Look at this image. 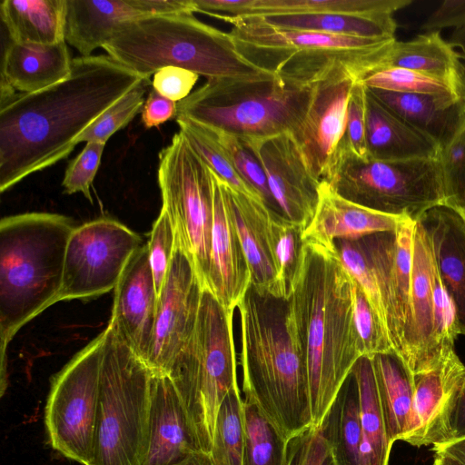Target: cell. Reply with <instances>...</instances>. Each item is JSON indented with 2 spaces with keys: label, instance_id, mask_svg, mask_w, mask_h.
<instances>
[{
  "label": "cell",
  "instance_id": "obj_1",
  "mask_svg": "<svg viewBox=\"0 0 465 465\" xmlns=\"http://www.w3.org/2000/svg\"><path fill=\"white\" fill-rule=\"evenodd\" d=\"M110 55L75 57L62 82L0 106V192L67 157L79 137L143 79Z\"/></svg>",
  "mask_w": 465,
  "mask_h": 465
},
{
  "label": "cell",
  "instance_id": "obj_2",
  "mask_svg": "<svg viewBox=\"0 0 465 465\" xmlns=\"http://www.w3.org/2000/svg\"><path fill=\"white\" fill-rule=\"evenodd\" d=\"M285 323L307 376L313 425L318 426L361 357L352 322V278L336 245L303 241Z\"/></svg>",
  "mask_w": 465,
  "mask_h": 465
},
{
  "label": "cell",
  "instance_id": "obj_3",
  "mask_svg": "<svg viewBox=\"0 0 465 465\" xmlns=\"http://www.w3.org/2000/svg\"><path fill=\"white\" fill-rule=\"evenodd\" d=\"M75 229L65 215L25 213L0 222V385L7 387L6 350L15 333L59 301L64 257Z\"/></svg>",
  "mask_w": 465,
  "mask_h": 465
},
{
  "label": "cell",
  "instance_id": "obj_4",
  "mask_svg": "<svg viewBox=\"0 0 465 465\" xmlns=\"http://www.w3.org/2000/svg\"><path fill=\"white\" fill-rule=\"evenodd\" d=\"M251 286L238 304L246 400L289 440L313 425L310 388L285 323L286 302Z\"/></svg>",
  "mask_w": 465,
  "mask_h": 465
},
{
  "label": "cell",
  "instance_id": "obj_5",
  "mask_svg": "<svg viewBox=\"0 0 465 465\" xmlns=\"http://www.w3.org/2000/svg\"><path fill=\"white\" fill-rule=\"evenodd\" d=\"M103 49L144 77L166 66L181 67L207 80L274 76L247 61L229 33L203 23L193 14L152 15L127 22Z\"/></svg>",
  "mask_w": 465,
  "mask_h": 465
},
{
  "label": "cell",
  "instance_id": "obj_6",
  "mask_svg": "<svg viewBox=\"0 0 465 465\" xmlns=\"http://www.w3.org/2000/svg\"><path fill=\"white\" fill-rule=\"evenodd\" d=\"M238 52L281 80L312 86L338 71L357 80L384 68L396 38H363L302 30H285L245 19L221 18Z\"/></svg>",
  "mask_w": 465,
  "mask_h": 465
},
{
  "label": "cell",
  "instance_id": "obj_7",
  "mask_svg": "<svg viewBox=\"0 0 465 465\" xmlns=\"http://www.w3.org/2000/svg\"><path fill=\"white\" fill-rule=\"evenodd\" d=\"M233 313L203 290L193 334L167 374L201 450L207 453L220 405L238 387Z\"/></svg>",
  "mask_w": 465,
  "mask_h": 465
},
{
  "label": "cell",
  "instance_id": "obj_8",
  "mask_svg": "<svg viewBox=\"0 0 465 465\" xmlns=\"http://www.w3.org/2000/svg\"><path fill=\"white\" fill-rule=\"evenodd\" d=\"M312 94L276 76L207 80L177 103V116L245 140L292 134L302 124Z\"/></svg>",
  "mask_w": 465,
  "mask_h": 465
},
{
  "label": "cell",
  "instance_id": "obj_9",
  "mask_svg": "<svg viewBox=\"0 0 465 465\" xmlns=\"http://www.w3.org/2000/svg\"><path fill=\"white\" fill-rule=\"evenodd\" d=\"M152 371L108 325L91 465H143L149 438Z\"/></svg>",
  "mask_w": 465,
  "mask_h": 465
},
{
  "label": "cell",
  "instance_id": "obj_10",
  "mask_svg": "<svg viewBox=\"0 0 465 465\" xmlns=\"http://www.w3.org/2000/svg\"><path fill=\"white\" fill-rule=\"evenodd\" d=\"M322 182L350 202L415 222L445 204L439 158L361 159L337 147Z\"/></svg>",
  "mask_w": 465,
  "mask_h": 465
},
{
  "label": "cell",
  "instance_id": "obj_11",
  "mask_svg": "<svg viewBox=\"0 0 465 465\" xmlns=\"http://www.w3.org/2000/svg\"><path fill=\"white\" fill-rule=\"evenodd\" d=\"M158 184L175 244L189 257L203 290L206 288L213 226L211 169L176 133L159 153Z\"/></svg>",
  "mask_w": 465,
  "mask_h": 465
},
{
  "label": "cell",
  "instance_id": "obj_12",
  "mask_svg": "<svg viewBox=\"0 0 465 465\" xmlns=\"http://www.w3.org/2000/svg\"><path fill=\"white\" fill-rule=\"evenodd\" d=\"M104 331L52 380L45 409L49 442L65 458L91 465Z\"/></svg>",
  "mask_w": 465,
  "mask_h": 465
},
{
  "label": "cell",
  "instance_id": "obj_13",
  "mask_svg": "<svg viewBox=\"0 0 465 465\" xmlns=\"http://www.w3.org/2000/svg\"><path fill=\"white\" fill-rule=\"evenodd\" d=\"M143 244L139 234L113 219L75 227L66 247L58 302L99 296L114 289Z\"/></svg>",
  "mask_w": 465,
  "mask_h": 465
},
{
  "label": "cell",
  "instance_id": "obj_14",
  "mask_svg": "<svg viewBox=\"0 0 465 465\" xmlns=\"http://www.w3.org/2000/svg\"><path fill=\"white\" fill-rule=\"evenodd\" d=\"M415 221L405 219L398 230L359 239L375 274L386 319L389 341L406 364L411 328L412 240Z\"/></svg>",
  "mask_w": 465,
  "mask_h": 465
},
{
  "label": "cell",
  "instance_id": "obj_15",
  "mask_svg": "<svg viewBox=\"0 0 465 465\" xmlns=\"http://www.w3.org/2000/svg\"><path fill=\"white\" fill-rule=\"evenodd\" d=\"M203 288L193 262L175 244L172 262L158 295L155 323L146 366L168 374L194 330Z\"/></svg>",
  "mask_w": 465,
  "mask_h": 465
},
{
  "label": "cell",
  "instance_id": "obj_16",
  "mask_svg": "<svg viewBox=\"0 0 465 465\" xmlns=\"http://www.w3.org/2000/svg\"><path fill=\"white\" fill-rule=\"evenodd\" d=\"M246 141L264 169L278 213L304 231L314 215L321 182L311 173L292 134Z\"/></svg>",
  "mask_w": 465,
  "mask_h": 465
},
{
  "label": "cell",
  "instance_id": "obj_17",
  "mask_svg": "<svg viewBox=\"0 0 465 465\" xmlns=\"http://www.w3.org/2000/svg\"><path fill=\"white\" fill-rule=\"evenodd\" d=\"M357 80L338 71L312 85L306 114L291 134L312 174L322 182L331 159L342 139L350 94Z\"/></svg>",
  "mask_w": 465,
  "mask_h": 465
},
{
  "label": "cell",
  "instance_id": "obj_18",
  "mask_svg": "<svg viewBox=\"0 0 465 465\" xmlns=\"http://www.w3.org/2000/svg\"><path fill=\"white\" fill-rule=\"evenodd\" d=\"M465 380V365L454 348L429 370L413 374L415 426L403 441L437 445L450 439V424Z\"/></svg>",
  "mask_w": 465,
  "mask_h": 465
},
{
  "label": "cell",
  "instance_id": "obj_19",
  "mask_svg": "<svg viewBox=\"0 0 465 465\" xmlns=\"http://www.w3.org/2000/svg\"><path fill=\"white\" fill-rule=\"evenodd\" d=\"M158 296L147 243L133 255L114 288L108 325L145 362L153 334Z\"/></svg>",
  "mask_w": 465,
  "mask_h": 465
},
{
  "label": "cell",
  "instance_id": "obj_20",
  "mask_svg": "<svg viewBox=\"0 0 465 465\" xmlns=\"http://www.w3.org/2000/svg\"><path fill=\"white\" fill-rule=\"evenodd\" d=\"M213 226L206 290L234 311L252 286V276L231 214L224 182L212 170Z\"/></svg>",
  "mask_w": 465,
  "mask_h": 465
},
{
  "label": "cell",
  "instance_id": "obj_21",
  "mask_svg": "<svg viewBox=\"0 0 465 465\" xmlns=\"http://www.w3.org/2000/svg\"><path fill=\"white\" fill-rule=\"evenodd\" d=\"M435 257L430 236L420 220L412 240L411 310L406 365L412 374L430 369L440 358L433 345V271Z\"/></svg>",
  "mask_w": 465,
  "mask_h": 465
},
{
  "label": "cell",
  "instance_id": "obj_22",
  "mask_svg": "<svg viewBox=\"0 0 465 465\" xmlns=\"http://www.w3.org/2000/svg\"><path fill=\"white\" fill-rule=\"evenodd\" d=\"M201 450L167 374L152 372L148 450L143 465H176Z\"/></svg>",
  "mask_w": 465,
  "mask_h": 465
},
{
  "label": "cell",
  "instance_id": "obj_23",
  "mask_svg": "<svg viewBox=\"0 0 465 465\" xmlns=\"http://www.w3.org/2000/svg\"><path fill=\"white\" fill-rule=\"evenodd\" d=\"M408 217L372 210L350 202L321 182L314 215L302 232L303 241L332 248L337 240H359L396 232Z\"/></svg>",
  "mask_w": 465,
  "mask_h": 465
},
{
  "label": "cell",
  "instance_id": "obj_24",
  "mask_svg": "<svg viewBox=\"0 0 465 465\" xmlns=\"http://www.w3.org/2000/svg\"><path fill=\"white\" fill-rule=\"evenodd\" d=\"M367 89L397 116L434 141L440 151L465 128V104L458 95Z\"/></svg>",
  "mask_w": 465,
  "mask_h": 465
},
{
  "label": "cell",
  "instance_id": "obj_25",
  "mask_svg": "<svg viewBox=\"0 0 465 465\" xmlns=\"http://www.w3.org/2000/svg\"><path fill=\"white\" fill-rule=\"evenodd\" d=\"M420 220L429 232L439 273L455 306L460 335H465V228L459 215L443 205Z\"/></svg>",
  "mask_w": 465,
  "mask_h": 465
},
{
  "label": "cell",
  "instance_id": "obj_26",
  "mask_svg": "<svg viewBox=\"0 0 465 465\" xmlns=\"http://www.w3.org/2000/svg\"><path fill=\"white\" fill-rule=\"evenodd\" d=\"M67 43L52 45L12 42L2 60L1 82L15 91L32 94L53 86L71 73Z\"/></svg>",
  "mask_w": 465,
  "mask_h": 465
},
{
  "label": "cell",
  "instance_id": "obj_27",
  "mask_svg": "<svg viewBox=\"0 0 465 465\" xmlns=\"http://www.w3.org/2000/svg\"><path fill=\"white\" fill-rule=\"evenodd\" d=\"M367 89V87H366ZM368 158L381 161L439 158L434 141L397 116L367 89Z\"/></svg>",
  "mask_w": 465,
  "mask_h": 465
},
{
  "label": "cell",
  "instance_id": "obj_28",
  "mask_svg": "<svg viewBox=\"0 0 465 465\" xmlns=\"http://www.w3.org/2000/svg\"><path fill=\"white\" fill-rule=\"evenodd\" d=\"M146 16L152 15L130 0H66L64 40L82 56H90L120 25Z\"/></svg>",
  "mask_w": 465,
  "mask_h": 465
},
{
  "label": "cell",
  "instance_id": "obj_29",
  "mask_svg": "<svg viewBox=\"0 0 465 465\" xmlns=\"http://www.w3.org/2000/svg\"><path fill=\"white\" fill-rule=\"evenodd\" d=\"M231 214L252 276V288L278 299L277 272L263 230L264 203L224 183ZM279 300V299H278Z\"/></svg>",
  "mask_w": 465,
  "mask_h": 465
},
{
  "label": "cell",
  "instance_id": "obj_30",
  "mask_svg": "<svg viewBox=\"0 0 465 465\" xmlns=\"http://www.w3.org/2000/svg\"><path fill=\"white\" fill-rule=\"evenodd\" d=\"M371 358L386 434L393 445L415 426L413 374L394 352Z\"/></svg>",
  "mask_w": 465,
  "mask_h": 465
},
{
  "label": "cell",
  "instance_id": "obj_31",
  "mask_svg": "<svg viewBox=\"0 0 465 465\" xmlns=\"http://www.w3.org/2000/svg\"><path fill=\"white\" fill-rule=\"evenodd\" d=\"M460 58V54L442 38L440 31L425 32L408 41L395 40L384 68H405L439 79L459 95L464 67Z\"/></svg>",
  "mask_w": 465,
  "mask_h": 465
},
{
  "label": "cell",
  "instance_id": "obj_32",
  "mask_svg": "<svg viewBox=\"0 0 465 465\" xmlns=\"http://www.w3.org/2000/svg\"><path fill=\"white\" fill-rule=\"evenodd\" d=\"M66 0H4L1 18L12 42L52 45L64 40Z\"/></svg>",
  "mask_w": 465,
  "mask_h": 465
},
{
  "label": "cell",
  "instance_id": "obj_33",
  "mask_svg": "<svg viewBox=\"0 0 465 465\" xmlns=\"http://www.w3.org/2000/svg\"><path fill=\"white\" fill-rule=\"evenodd\" d=\"M393 15L307 14L233 19H245L285 30L313 31L363 38H392L395 37L398 27Z\"/></svg>",
  "mask_w": 465,
  "mask_h": 465
},
{
  "label": "cell",
  "instance_id": "obj_34",
  "mask_svg": "<svg viewBox=\"0 0 465 465\" xmlns=\"http://www.w3.org/2000/svg\"><path fill=\"white\" fill-rule=\"evenodd\" d=\"M411 3V0H234L229 15L221 17L245 18L307 14H394Z\"/></svg>",
  "mask_w": 465,
  "mask_h": 465
},
{
  "label": "cell",
  "instance_id": "obj_35",
  "mask_svg": "<svg viewBox=\"0 0 465 465\" xmlns=\"http://www.w3.org/2000/svg\"><path fill=\"white\" fill-rule=\"evenodd\" d=\"M334 465H361L359 391L351 373L318 425Z\"/></svg>",
  "mask_w": 465,
  "mask_h": 465
},
{
  "label": "cell",
  "instance_id": "obj_36",
  "mask_svg": "<svg viewBox=\"0 0 465 465\" xmlns=\"http://www.w3.org/2000/svg\"><path fill=\"white\" fill-rule=\"evenodd\" d=\"M351 373L359 391L361 465H389L392 445L386 434L371 358L361 357Z\"/></svg>",
  "mask_w": 465,
  "mask_h": 465
},
{
  "label": "cell",
  "instance_id": "obj_37",
  "mask_svg": "<svg viewBox=\"0 0 465 465\" xmlns=\"http://www.w3.org/2000/svg\"><path fill=\"white\" fill-rule=\"evenodd\" d=\"M263 230L277 272L278 299L286 302L303 242V231L267 207L263 211Z\"/></svg>",
  "mask_w": 465,
  "mask_h": 465
},
{
  "label": "cell",
  "instance_id": "obj_38",
  "mask_svg": "<svg viewBox=\"0 0 465 465\" xmlns=\"http://www.w3.org/2000/svg\"><path fill=\"white\" fill-rule=\"evenodd\" d=\"M244 448L242 465H287L289 440L249 400H243Z\"/></svg>",
  "mask_w": 465,
  "mask_h": 465
},
{
  "label": "cell",
  "instance_id": "obj_39",
  "mask_svg": "<svg viewBox=\"0 0 465 465\" xmlns=\"http://www.w3.org/2000/svg\"><path fill=\"white\" fill-rule=\"evenodd\" d=\"M176 122L191 148L220 179L232 189L262 202L239 176L213 129L184 116H177Z\"/></svg>",
  "mask_w": 465,
  "mask_h": 465
},
{
  "label": "cell",
  "instance_id": "obj_40",
  "mask_svg": "<svg viewBox=\"0 0 465 465\" xmlns=\"http://www.w3.org/2000/svg\"><path fill=\"white\" fill-rule=\"evenodd\" d=\"M243 401L233 388L220 405L209 452L214 465H242L244 448Z\"/></svg>",
  "mask_w": 465,
  "mask_h": 465
},
{
  "label": "cell",
  "instance_id": "obj_41",
  "mask_svg": "<svg viewBox=\"0 0 465 465\" xmlns=\"http://www.w3.org/2000/svg\"><path fill=\"white\" fill-rule=\"evenodd\" d=\"M213 131L239 176L268 209L279 213L269 189L264 169L248 142L233 135Z\"/></svg>",
  "mask_w": 465,
  "mask_h": 465
},
{
  "label": "cell",
  "instance_id": "obj_42",
  "mask_svg": "<svg viewBox=\"0 0 465 465\" xmlns=\"http://www.w3.org/2000/svg\"><path fill=\"white\" fill-rule=\"evenodd\" d=\"M150 84V77L143 79L115 104L104 112L79 137L81 142H102L106 143L117 131L128 124L144 104V94Z\"/></svg>",
  "mask_w": 465,
  "mask_h": 465
},
{
  "label": "cell",
  "instance_id": "obj_43",
  "mask_svg": "<svg viewBox=\"0 0 465 465\" xmlns=\"http://www.w3.org/2000/svg\"><path fill=\"white\" fill-rule=\"evenodd\" d=\"M352 322L361 357L394 352L381 322L353 278Z\"/></svg>",
  "mask_w": 465,
  "mask_h": 465
},
{
  "label": "cell",
  "instance_id": "obj_44",
  "mask_svg": "<svg viewBox=\"0 0 465 465\" xmlns=\"http://www.w3.org/2000/svg\"><path fill=\"white\" fill-rule=\"evenodd\" d=\"M362 83L370 89L396 93L458 95L453 88L443 81L400 67H388L377 71L364 78Z\"/></svg>",
  "mask_w": 465,
  "mask_h": 465
},
{
  "label": "cell",
  "instance_id": "obj_45",
  "mask_svg": "<svg viewBox=\"0 0 465 465\" xmlns=\"http://www.w3.org/2000/svg\"><path fill=\"white\" fill-rule=\"evenodd\" d=\"M335 245L340 260L360 286L387 335L385 313L375 274L360 240H337Z\"/></svg>",
  "mask_w": 465,
  "mask_h": 465
},
{
  "label": "cell",
  "instance_id": "obj_46",
  "mask_svg": "<svg viewBox=\"0 0 465 465\" xmlns=\"http://www.w3.org/2000/svg\"><path fill=\"white\" fill-rule=\"evenodd\" d=\"M444 206L452 208L465 204V128L440 151Z\"/></svg>",
  "mask_w": 465,
  "mask_h": 465
},
{
  "label": "cell",
  "instance_id": "obj_47",
  "mask_svg": "<svg viewBox=\"0 0 465 465\" xmlns=\"http://www.w3.org/2000/svg\"><path fill=\"white\" fill-rule=\"evenodd\" d=\"M149 262L155 291L159 295L175 250V232L167 213L162 209L153 223L147 242Z\"/></svg>",
  "mask_w": 465,
  "mask_h": 465
},
{
  "label": "cell",
  "instance_id": "obj_48",
  "mask_svg": "<svg viewBox=\"0 0 465 465\" xmlns=\"http://www.w3.org/2000/svg\"><path fill=\"white\" fill-rule=\"evenodd\" d=\"M366 96L362 81H356L351 88L346 114L345 130L337 147L349 150L361 159H368L366 144Z\"/></svg>",
  "mask_w": 465,
  "mask_h": 465
},
{
  "label": "cell",
  "instance_id": "obj_49",
  "mask_svg": "<svg viewBox=\"0 0 465 465\" xmlns=\"http://www.w3.org/2000/svg\"><path fill=\"white\" fill-rule=\"evenodd\" d=\"M105 143L88 142L82 152L69 163L62 185L68 194L82 193L93 203L90 188L99 168Z\"/></svg>",
  "mask_w": 465,
  "mask_h": 465
},
{
  "label": "cell",
  "instance_id": "obj_50",
  "mask_svg": "<svg viewBox=\"0 0 465 465\" xmlns=\"http://www.w3.org/2000/svg\"><path fill=\"white\" fill-rule=\"evenodd\" d=\"M287 465H334L319 426H312L289 440Z\"/></svg>",
  "mask_w": 465,
  "mask_h": 465
},
{
  "label": "cell",
  "instance_id": "obj_51",
  "mask_svg": "<svg viewBox=\"0 0 465 465\" xmlns=\"http://www.w3.org/2000/svg\"><path fill=\"white\" fill-rule=\"evenodd\" d=\"M199 75L189 70L166 66L153 74L152 86L169 100L179 103L190 95Z\"/></svg>",
  "mask_w": 465,
  "mask_h": 465
},
{
  "label": "cell",
  "instance_id": "obj_52",
  "mask_svg": "<svg viewBox=\"0 0 465 465\" xmlns=\"http://www.w3.org/2000/svg\"><path fill=\"white\" fill-rule=\"evenodd\" d=\"M450 27L454 30L465 27V0L443 1L420 25L425 32H440Z\"/></svg>",
  "mask_w": 465,
  "mask_h": 465
},
{
  "label": "cell",
  "instance_id": "obj_53",
  "mask_svg": "<svg viewBox=\"0 0 465 465\" xmlns=\"http://www.w3.org/2000/svg\"><path fill=\"white\" fill-rule=\"evenodd\" d=\"M177 103L152 89L142 108L141 120L145 128L157 127L176 118Z\"/></svg>",
  "mask_w": 465,
  "mask_h": 465
},
{
  "label": "cell",
  "instance_id": "obj_54",
  "mask_svg": "<svg viewBox=\"0 0 465 465\" xmlns=\"http://www.w3.org/2000/svg\"><path fill=\"white\" fill-rule=\"evenodd\" d=\"M150 15H174L195 13L193 0H130Z\"/></svg>",
  "mask_w": 465,
  "mask_h": 465
},
{
  "label": "cell",
  "instance_id": "obj_55",
  "mask_svg": "<svg viewBox=\"0 0 465 465\" xmlns=\"http://www.w3.org/2000/svg\"><path fill=\"white\" fill-rule=\"evenodd\" d=\"M463 437H465V380L451 416L449 440Z\"/></svg>",
  "mask_w": 465,
  "mask_h": 465
},
{
  "label": "cell",
  "instance_id": "obj_56",
  "mask_svg": "<svg viewBox=\"0 0 465 465\" xmlns=\"http://www.w3.org/2000/svg\"><path fill=\"white\" fill-rule=\"evenodd\" d=\"M436 454L447 456L461 465H465V437L452 439L432 446Z\"/></svg>",
  "mask_w": 465,
  "mask_h": 465
},
{
  "label": "cell",
  "instance_id": "obj_57",
  "mask_svg": "<svg viewBox=\"0 0 465 465\" xmlns=\"http://www.w3.org/2000/svg\"><path fill=\"white\" fill-rule=\"evenodd\" d=\"M176 465H214L209 453L194 451Z\"/></svg>",
  "mask_w": 465,
  "mask_h": 465
},
{
  "label": "cell",
  "instance_id": "obj_58",
  "mask_svg": "<svg viewBox=\"0 0 465 465\" xmlns=\"http://www.w3.org/2000/svg\"><path fill=\"white\" fill-rule=\"evenodd\" d=\"M449 43L461 51V58L465 61V27L453 30Z\"/></svg>",
  "mask_w": 465,
  "mask_h": 465
},
{
  "label": "cell",
  "instance_id": "obj_59",
  "mask_svg": "<svg viewBox=\"0 0 465 465\" xmlns=\"http://www.w3.org/2000/svg\"><path fill=\"white\" fill-rule=\"evenodd\" d=\"M433 465H461L456 460L440 454H435Z\"/></svg>",
  "mask_w": 465,
  "mask_h": 465
},
{
  "label": "cell",
  "instance_id": "obj_60",
  "mask_svg": "<svg viewBox=\"0 0 465 465\" xmlns=\"http://www.w3.org/2000/svg\"><path fill=\"white\" fill-rule=\"evenodd\" d=\"M459 96L460 97L463 104H465V64L463 67L462 77H461V81H460V88H459Z\"/></svg>",
  "mask_w": 465,
  "mask_h": 465
},
{
  "label": "cell",
  "instance_id": "obj_61",
  "mask_svg": "<svg viewBox=\"0 0 465 465\" xmlns=\"http://www.w3.org/2000/svg\"><path fill=\"white\" fill-rule=\"evenodd\" d=\"M450 209L453 210L459 215L465 228V204L455 206Z\"/></svg>",
  "mask_w": 465,
  "mask_h": 465
}]
</instances>
